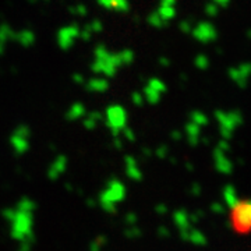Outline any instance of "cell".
<instances>
[{
	"instance_id": "cell-1",
	"label": "cell",
	"mask_w": 251,
	"mask_h": 251,
	"mask_svg": "<svg viewBox=\"0 0 251 251\" xmlns=\"http://www.w3.org/2000/svg\"><path fill=\"white\" fill-rule=\"evenodd\" d=\"M90 69L95 75H102L110 80L115 78L125 66L119 50H112L105 44H98L92 50Z\"/></svg>"
},
{
	"instance_id": "cell-2",
	"label": "cell",
	"mask_w": 251,
	"mask_h": 251,
	"mask_svg": "<svg viewBox=\"0 0 251 251\" xmlns=\"http://www.w3.org/2000/svg\"><path fill=\"white\" fill-rule=\"evenodd\" d=\"M4 218L11 224V237L21 243H32L34 240V212L18 209H6Z\"/></svg>"
},
{
	"instance_id": "cell-3",
	"label": "cell",
	"mask_w": 251,
	"mask_h": 251,
	"mask_svg": "<svg viewBox=\"0 0 251 251\" xmlns=\"http://www.w3.org/2000/svg\"><path fill=\"white\" fill-rule=\"evenodd\" d=\"M214 117L218 122L219 127V134L222 140L230 141L232 137L236 133V130L243 125V113L237 109L232 110H224V109H218L214 113Z\"/></svg>"
},
{
	"instance_id": "cell-4",
	"label": "cell",
	"mask_w": 251,
	"mask_h": 251,
	"mask_svg": "<svg viewBox=\"0 0 251 251\" xmlns=\"http://www.w3.org/2000/svg\"><path fill=\"white\" fill-rule=\"evenodd\" d=\"M126 194H127L126 186L120 180H109L105 190L99 194V205L102 206L105 212L115 214L117 204L125 200Z\"/></svg>"
},
{
	"instance_id": "cell-5",
	"label": "cell",
	"mask_w": 251,
	"mask_h": 251,
	"mask_svg": "<svg viewBox=\"0 0 251 251\" xmlns=\"http://www.w3.org/2000/svg\"><path fill=\"white\" fill-rule=\"evenodd\" d=\"M102 122L109 128L113 137H120L122 131L128 126V113L127 109L120 103H110L102 113Z\"/></svg>"
},
{
	"instance_id": "cell-6",
	"label": "cell",
	"mask_w": 251,
	"mask_h": 251,
	"mask_svg": "<svg viewBox=\"0 0 251 251\" xmlns=\"http://www.w3.org/2000/svg\"><path fill=\"white\" fill-rule=\"evenodd\" d=\"M251 224V202L250 200H239L232 208V226L237 233H247Z\"/></svg>"
},
{
	"instance_id": "cell-7",
	"label": "cell",
	"mask_w": 251,
	"mask_h": 251,
	"mask_svg": "<svg viewBox=\"0 0 251 251\" xmlns=\"http://www.w3.org/2000/svg\"><path fill=\"white\" fill-rule=\"evenodd\" d=\"M80 32L81 25L77 23H69L63 25L56 32V45L63 52L72 50L75 44L80 41Z\"/></svg>"
},
{
	"instance_id": "cell-8",
	"label": "cell",
	"mask_w": 251,
	"mask_h": 251,
	"mask_svg": "<svg viewBox=\"0 0 251 251\" xmlns=\"http://www.w3.org/2000/svg\"><path fill=\"white\" fill-rule=\"evenodd\" d=\"M190 35L201 45H211L218 41L219 31L211 20H201L198 23H194Z\"/></svg>"
},
{
	"instance_id": "cell-9",
	"label": "cell",
	"mask_w": 251,
	"mask_h": 251,
	"mask_svg": "<svg viewBox=\"0 0 251 251\" xmlns=\"http://www.w3.org/2000/svg\"><path fill=\"white\" fill-rule=\"evenodd\" d=\"M141 92H143L145 103L158 105L163 98V95L168 92V85L159 77H150L148 80L145 81Z\"/></svg>"
},
{
	"instance_id": "cell-10",
	"label": "cell",
	"mask_w": 251,
	"mask_h": 251,
	"mask_svg": "<svg viewBox=\"0 0 251 251\" xmlns=\"http://www.w3.org/2000/svg\"><path fill=\"white\" fill-rule=\"evenodd\" d=\"M31 128L27 125H18L10 134V147L16 155H24L29 151Z\"/></svg>"
},
{
	"instance_id": "cell-11",
	"label": "cell",
	"mask_w": 251,
	"mask_h": 251,
	"mask_svg": "<svg viewBox=\"0 0 251 251\" xmlns=\"http://www.w3.org/2000/svg\"><path fill=\"white\" fill-rule=\"evenodd\" d=\"M251 73V63L244 60V62L237 63L227 70V77L232 81V84L236 85L239 90H246L249 85Z\"/></svg>"
},
{
	"instance_id": "cell-12",
	"label": "cell",
	"mask_w": 251,
	"mask_h": 251,
	"mask_svg": "<svg viewBox=\"0 0 251 251\" xmlns=\"http://www.w3.org/2000/svg\"><path fill=\"white\" fill-rule=\"evenodd\" d=\"M84 87H85L87 92H90V94H106L110 88V82H109L108 78L94 74L90 78H85Z\"/></svg>"
},
{
	"instance_id": "cell-13",
	"label": "cell",
	"mask_w": 251,
	"mask_h": 251,
	"mask_svg": "<svg viewBox=\"0 0 251 251\" xmlns=\"http://www.w3.org/2000/svg\"><path fill=\"white\" fill-rule=\"evenodd\" d=\"M214 165H215V169L221 175H230L233 172V163L232 161L227 158V152L222 151L221 148L215 147L214 150Z\"/></svg>"
},
{
	"instance_id": "cell-14",
	"label": "cell",
	"mask_w": 251,
	"mask_h": 251,
	"mask_svg": "<svg viewBox=\"0 0 251 251\" xmlns=\"http://www.w3.org/2000/svg\"><path fill=\"white\" fill-rule=\"evenodd\" d=\"M100 9L109 10L119 14H126L131 9L130 0H95Z\"/></svg>"
},
{
	"instance_id": "cell-15",
	"label": "cell",
	"mask_w": 251,
	"mask_h": 251,
	"mask_svg": "<svg viewBox=\"0 0 251 251\" xmlns=\"http://www.w3.org/2000/svg\"><path fill=\"white\" fill-rule=\"evenodd\" d=\"M16 29L9 23H0V56L6 53L9 44L14 42Z\"/></svg>"
},
{
	"instance_id": "cell-16",
	"label": "cell",
	"mask_w": 251,
	"mask_h": 251,
	"mask_svg": "<svg viewBox=\"0 0 251 251\" xmlns=\"http://www.w3.org/2000/svg\"><path fill=\"white\" fill-rule=\"evenodd\" d=\"M14 42L18 44L21 48H24V49L32 48L36 44V34L29 28L17 29L16 35H14Z\"/></svg>"
},
{
	"instance_id": "cell-17",
	"label": "cell",
	"mask_w": 251,
	"mask_h": 251,
	"mask_svg": "<svg viewBox=\"0 0 251 251\" xmlns=\"http://www.w3.org/2000/svg\"><path fill=\"white\" fill-rule=\"evenodd\" d=\"M67 156L66 155H59L54 158V161L50 163L49 171H48V177L50 180H57L67 169Z\"/></svg>"
},
{
	"instance_id": "cell-18",
	"label": "cell",
	"mask_w": 251,
	"mask_h": 251,
	"mask_svg": "<svg viewBox=\"0 0 251 251\" xmlns=\"http://www.w3.org/2000/svg\"><path fill=\"white\" fill-rule=\"evenodd\" d=\"M87 106L80 102V100H77V102H73L72 105L67 108L66 110V120H69V122H78V120H82V117L87 115Z\"/></svg>"
},
{
	"instance_id": "cell-19",
	"label": "cell",
	"mask_w": 251,
	"mask_h": 251,
	"mask_svg": "<svg viewBox=\"0 0 251 251\" xmlns=\"http://www.w3.org/2000/svg\"><path fill=\"white\" fill-rule=\"evenodd\" d=\"M180 236H181L183 240L191 243V244H194V246H205L206 243H208L205 234L202 233L201 230L193 229V227H190L188 230H181V232H180Z\"/></svg>"
},
{
	"instance_id": "cell-20",
	"label": "cell",
	"mask_w": 251,
	"mask_h": 251,
	"mask_svg": "<svg viewBox=\"0 0 251 251\" xmlns=\"http://www.w3.org/2000/svg\"><path fill=\"white\" fill-rule=\"evenodd\" d=\"M201 127L197 126L196 123L190 122L184 125V134H186V140L191 147H197L200 141H201Z\"/></svg>"
},
{
	"instance_id": "cell-21",
	"label": "cell",
	"mask_w": 251,
	"mask_h": 251,
	"mask_svg": "<svg viewBox=\"0 0 251 251\" xmlns=\"http://www.w3.org/2000/svg\"><path fill=\"white\" fill-rule=\"evenodd\" d=\"M125 163H126V175L130 177L131 180L134 181H140L143 179V173L140 171L138 168V162L135 159L134 156L131 155H127L125 158Z\"/></svg>"
},
{
	"instance_id": "cell-22",
	"label": "cell",
	"mask_w": 251,
	"mask_h": 251,
	"mask_svg": "<svg viewBox=\"0 0 251 251\" xmlns=\"http://www.w3.org/2000/svg\"><path fill=\"white\" fill-rule=\"evenodd\" d=\"M155 13L163 20V23L168 25L171 21H173L177 16V6H172V4H162L159 3L158 7L155 9Z\"/></svg>"
},
{
	"instance_id": "cell-23",
	"label": "cell",
	"mask_w": 251,
	"mask_h": 251,
	"mask_svg": "<svg viewBox=\"0 0 251 251\" xmlns=\"http://www.w3.org/2000/svg\"><path fill=\"white\" fill-rule=\"evenodd\" d=\"M102 113L100 112H97V110H92V112H87V115L82 117V126H84V128H87V130H95L98 125L102 122Z\"/></svg>"
},
{
	"instance_id": "cell-24",
	"label": "cell",
	"mask_w": 251,
	"mask_h": 251,
	"mask_svg": "<svg viewBox=\"0 0 251 251\" xmlns=\"http://www.w3.org/2000/svg\"><path fill=\"white\" fill-rule=\"evenodd\" d=\"M173 221H175L176 226L179 227L180 232L181 230H188L191 227V222L188 219V214L186 211H177V212H175L173 214Z\"/></svg>"
},
{
	"instance_id": "cell-25",
	"label": "cell",
	"mask_w": 251,
	"mask_h": 251,
	"mask_svg": "<svg viewBox=\"0 0 251 251\" xmlns=\"http://www.w3.org/2000/svg\"><path fill=\"white\" fill-rule=\"evenodd\" d=\"M240 198L237 197V193H236V188L233 186H226L224 190V201L226 206H229L230 209L233 208L237 202H239Z\"/></svg>"
},
{
	"instance_id": "cell-26",
	"label": "cell",
	"mask_w": 251,
	"mask_h": 251,
	"mask_svg": "<svg viewBox=\"0 0 251 251\" xmlns=\"http://www.w3.org/2000/svg\"><path fill=\"white\" fill-rule=\"evenodd\" d=\"M188 120L200 126L201 128L209 125V117L206 116V113H204L202 110H193V112H190Z\"/></svg>"
},
{
	"instance_id": "cell-27",
	"label": "cell",
	"mask_w": 251,
	"mask_h": 251,
	"mask_svg": "<svg viewBox=\"0 0 251 251\" xmlns=\"http://www.w3.org/2000/svg\"><path fill=\"white\" fill-rule=\"evenodd\" d=\"M194 66L200 72H206L209 69V66H211V60L205 53H198L194 57Z\"/></svg>"
},
{
	"instance_id": "cell-28",
	"label": "cell",
	"mask_w": 251,
	"mask_h": 251,
	"mask_svg": "<svg viewBox=\"0 0 251 251\" xmlns=\"http://www.w3.org/2000/svg\"><path fill=\"white\" fill-rule=\"evenodd\" d=\"M147 24H148L150 27L155 28V29H161V28L166 27V24H165L163 20L155 13V10L151 11V13L147 16Z\"/></svg>"
},
{
	"instance_id": "cell-29",
	"label": "cell",
	"mask_w": 251,
	"mask_h": 251,
	"mask_svg": "<svg viewBox=\"0 0 251 251\" xmlns=\"http://www.w3.org/2000/svg\"><path fill=\"white\" fill-rule=\"evenodd\" d=\"M85 27L90 29V32L92 35H98L100 32H103V29H105V25H103V23L98 20V18H95V20H91L90 23H87L85 24Z\"/></svg>"
},
{
	"instance_id": "cell-30",
	"label": "cell",
	"mask_w": 251,
	"mask_h": 251,
	"mask_svg": "<svg viewBox=\"0 0 251 251\" xmlns=\"http://www.w3.org/2000/svg\"><path fill=\"white\" fill-rule=\"evenodd\" d=\"M35 208V202L32 200H29V198H23L17 204V206H16V209H18V211H25V212H34Z\"/></svg>"
},
{
	"instance_id": "cell-31",
	"label": "cell",
	"mask_w": 251,
	"mask_h": 251,
	"mask_svg": "<svg viewBox=\"0 0 251 251\" xmlns=\"http://www.w3.org/2000/svg\"><path fill=\"white\" fill-rule=\"evenodd\" d=\"M219 10L221 9L216 6L215 3H212V1L209 0V1H208V3L205 4V7H204V13H205L206 17L211 20V18L218 17V14H219Z\"/></svg>"
},
{
	"instance_id": "cell-32",
	"label": "cell",
	"mask_w": 251,
	"mask_h": 251,
	"mask_svg": "<svg viewBox=\"0 0 251 251\" xmlns=\"http://www.w3.org/2000/svg\"><path fill=\"white\" fill-rule=\"evenodd\" d=\"M70 13L77 16V17H84V16L88 14V9H87V6L84 3H75L70 7Z\"/></svg>"
},
{
	"instance_id": "cell-33",
	"label": "cell",
	"mask_w": 251,
	"mask_h": 251,
	"mask_svg": "<svg viewBox=\"0 0 251 251\" xmlns=\"http://www.w3.org/2000/svg\"><path fill=\"white\" fill-rule=\"evenodd\" d=\"M130 99H131L133 105H135V106H143L144 103H145V100H144V97H143V92H141L140 90L133 91V92H131V95H130Z\"/></svg>"
},
{
	"instance_id": "cell-34",
	"label": "cell",
	"mask_w": 251,
	"mask_h": 251,
	"mask_svg": "<svg viewBox=\"0 0 251 251\" xmlns=\"http://www.w3.org/2000/svg\"><path fill=\"white\" fill-rule=\"evenodd\" d=\"M193 25H194V23L191 21V20H181L179 23V29L181 34H187L190 35V32H191V29H193Z\"/></svg>"
},
{
	"instance_id": "cell-35",
	"label": "cell",
	"mask_w": 251,
	"mask_h": 251,
	"mask_svg": "<svg viewBox=\"0 0 251 251\" xmlns=\"http://www.w3.org/2000/svg\"><path fill=\"white\" fill-rule=\"evenodd\" d=\"M105 242H106V239H105L103 236L97 237L95 242L91 244V251H100V249H102V246L105 244Z\"/></svg>"
},
{
	"instance_id": "cell-36",
	"label": "cell",
	"mask_w": 251,
	"mask_h": 251,
	"mask_svg": "<svg viewBox=\"0 0 251 251\" xmlns=\"http://www.w3.org/2000/svg\"><path fill=\"white\" fill-rule=\"evenodd\" d=\"M120 135H123L126 140H128V141H134V140H135L134 130H133L131 127H128V126L126 127L123 131H122V134H120Z\"/></svg>"
},
{
	"instance_id": "cell-37",
	"label": "cell",
	"mask_w": 251,
	"mask_h": 251,
	"mask_svg": "<svg viewBox=\"0 0 251 251\" xmlns=\"http://www.w3.org/2000/svg\"><path fill=\"white\" fill-rule=\"evenodd\" d=\"M155 153H156L158 158H166V156H169V148H168V145H159L156 148Z\"/></svg>"
},
{
	"instance_id": "cell-38",
	"label": "cell",
	"mask_w": 251,
	"mask_h": 251,
	"mask_svg": "<svg viewBox=\"0 0 251 251\" xmlns=\"http://www.w3.org/2000/svg\"><path fill=\"white\" fill-rule=\"evenodd\" d=\"M72 81L75 85H84L85 77H84V74H81V73H73Z\"/></svg>"
},
{
	"instance_id": "cell-39",
	"label": "cell",
	"mask_w": 251,
	"mask_h": 251,
	"mask_svg": "<svg viewBox=\"0 0 251 251\" xmlns=\"http://www.w3.org/2000/svg\"><path fill=\"white\" fill-rule=\"evenodd\" d=\"M126 236H127V237H131V239H133V237H138V236H141V230H140L138 227H135L134 225H133V226L126 232Z\"/></svg>"
},
{
	"instance_id": "cell-40",
	"label": "cell",
	"mask_w": 251,
	"mask_h": 251,
	"mask_svg": "<svg viewBox=\"0 0 251 251\" xmlns=\"http://www.w3.org/2000/svg\"><path fill=\"white\" fill-rule=\"evenodd\" d=\"M211 211L214 212V214H219V215H222L225 212V208L224 205H221L219 202H214L212 205H211Z\"/></svg>"
},
{
	"instance_id": "cell-41",
	"label": "cell",
	"mask_w": 251,
	"mask_h": 251,
	"mask_svg": "<svg viewBox=\"0 0 251 251\" xmlns=\"http://www.w3.org/2000/svg\"><path fill=\"white\" fill-rule=\"evenodd\" d=\"M211 1L215 3L219 9H226V7H229V4H230L232 0H211Z\"/></svg>"
},
{
	"instance_id": "cell-42",
	"label": "cell",
	"mask_w": 251,
	"mask_h": 251,
	"mask_svg": "<svg viewBox=\"0 0 251 251\" xmlns=\"http://www.w3.org/2000/svg\"><path fill=\"white\" fill-rule=\"evenodd\" d=\"M126 221H127V224L130 225V226H133V225L137 224V215H135L134 212H130L128 215L126 216Z\"/></svg>"
},
{
	"instance_id": "cell-43",
	"label": "cell",
	"mask_w": 251,
	"mask_h": 251,
	"mask_svg": "<svg viewBox=\"0 0 251 251\" xmlns=\"http://www.w3.org/2000/svg\"><path fill=\"white\" fill-rule=\"evenodd\" d=\"M171 59L168 57V56H162L159 57V64H161L162 67H171Z\"/></svg>"
},
{
	"instance_id": "cell-44",
	"label": "cell",
	"mask_w": 251,
	"mask_h": 251,
	"mask_svg": "<svg viewBox=\"0 0 251 251\" xmlns=\"http://www.w3.org/2000/svg\"><path fill=\"white\" fill-rule=\"evenodd\" d=\"M156 212L161 214V215H165L168 212V208H166V205H158L156 206Z\"/></svg>"
},
{
	"instance_id": "cell-45",
	"label": "cell",
	"mask_w": 251,
	"mask_h": 251,
	"mask_svg": "<svg viewBox=\"0 0 251 251\" xmlns=\"http://www.w3.org/2000/svg\"><path fill=\"white\" fill-rule=\"evenodd\" d=\"M171 137H172V138H173V140H176V141H179L180 138L183 137V134H181L180 131H172V135H171Z\"/></svg>"
},
{
	"instance_id": "cell-46",
	"label": "cell",
	"mask_w": 251,
	"mask_h": 251,
	"mask_svg": "<svg viewBox=\"0 0 251 251\" xmlns=\"http://www.w3.org/2000/svg\"><path fill=\"white\" fill-rule=\"evenodd\" d=\"M31 249V244H28V243H21V249L18 251H29Z\"/></svg>"
},
{
	"instance_id": "cell-47",
	"label": "cell",
	"mask_w": 251,
	"mask_h": 251,
	"mask_svg": "<svg viewBox=\"0 0 251 251\" xmlns=\"http://www.w3.org/2000/svg\"><path fill=\"white\" fill-rule=\"evenodd\" d=\"M159 236H165V237L169 236V230H168L166 227H161V229H159Z\"/></svg>"
},
{
	"instance_id": "cell-48",
	"label": "cell",
	"mask_w": 251,
	"mask_h": 251,
	"mask_svg": "<svg viewBox=\"0 0 251 251\" xmlns=\"http://www.w3.org/2000/svg\"><path fill=\"white\" fill-rule=\"evenodd\" d=\"M200 190H201V188H200V186H198V184L193 186V194H196V196H200V193H201Z\"/></svg>"
},
{
	"instance_id": "cell-49",
	"label": "cell",
	"mask_w": 251,
	"mask_h": 251,
	"mask_svg": "<svg viewBox=\"0 0 251 251\" xmlns=\"http://www.w3.org/2000/svg\"><path fill=\"white\" fill-rule=\"evenodd\" d=\"M113 144H115V147H117V148H122V141H120V138H119V137H115V141H113Z\"/></svg>"
}]
</instances>
